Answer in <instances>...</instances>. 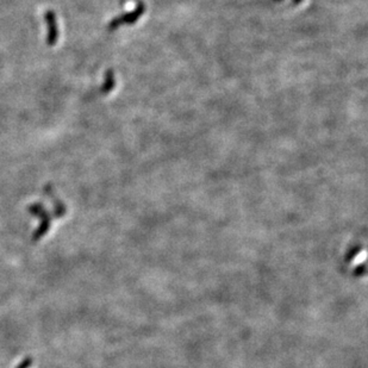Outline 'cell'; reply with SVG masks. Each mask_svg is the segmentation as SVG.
Here are the masks:
<instances>
[{
	"mask_svg": "<svg viewBox=\"0 0 368 368\" xmlns=\"http://www.w3.org/2000/svg\"><path fill=\"white\" fill-rule=\"evenodd\" d=\"M47 26H48V34H47V44L48 46H54L58 42L59 38V29L58 22H56V14L54 11L48 10L44 14Z\"/></svg>",
	"mask_w": 368,
	"mask_h": 368,
	"instance_id": "1",
	"label": "cell"
},
{
	"mask_svg": "<svg viewBox=\"0 0 368 368\" xmlns=\"http://www.w3.org/2000/svg\"><path fill=\"white\" fill-rule=\"evenodd\" d=\"M104 85H105L103 88L104 93L110 91L112 87H114V75H112V72H108V74H106V80H105V84H104Z\"/></svg>",
	"mask_w": 368,
	"mask_h": 368,
	"instance_id": "2",
	"label": "cell"
}]
</instances>
